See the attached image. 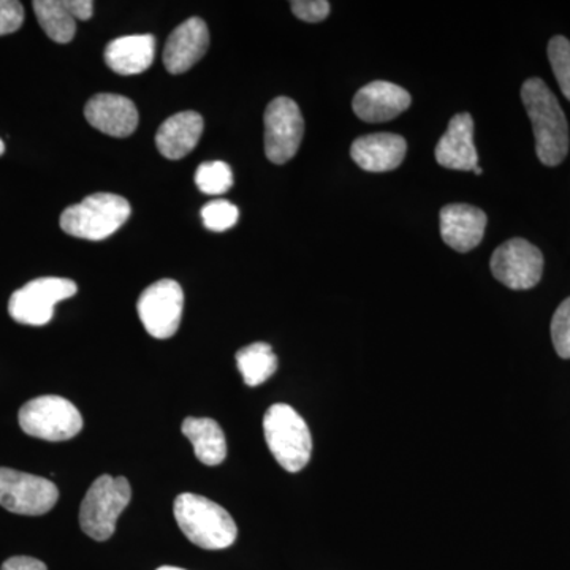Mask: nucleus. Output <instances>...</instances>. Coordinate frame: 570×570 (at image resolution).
I'll use <instances>...</instances> for the list:
<instances>
[{
  "instance_id": "9b49d317",
  "label": "nucleus",
  "mask_w": 570,
  "mask_h": 570,
  "mask_svg": "<svg viewBox=\"0 0 570 570\" xmlns=\"http://www.w3.org/2000/svg\"><path fill=\"white\" fill-rule=\"evenodd\" d=\"M491 273L512 291H528L539 284L543 273V255L523 238H513L494 250Z\"/></svg>"
},
{
  "instance_id": "ddd939ff",
  "label": "nucleus",
  "mask_w": 570,
  "mask_h": 570,
  "mask_svg": "<svg viewBox=\"0 0 570 570\" xmlns=\"http://www.w3.org/2000/svg\"><path fill=\"white\" fill-rule=\"evenodd\" d=\"M209 47L208 26L200 18H189L168 37L164 66L171 75L186 73L200 61Z\"/></svg>"
},
{
  "instance_id": "5701e85b",
  "label": "nucleus",
  "mask_w": 570,
  "mask_h": 570,
  "mask_svg": "<svg viewBox=\"0 0 570 570\" xmlns=\"http://www.w3.org/2000/svg\"><path fill=\"white\" fill-rule=\"evenodd\" d=\"M195 184L206 195L227 194L234 186L230 165L220 163V160L202 164L195 174Z\"/></svg>"
},
{
  "instance_id": "7c9ffc66",
  "label": "nucleus",
  "mask_w": 570,
  "mask_h": 570,
  "mask_svg": "<svg viewBox=\"0 0 570 570\" xmlns=\"http://www.w3.org/2000/svg\"><path fill=\"white\" fill-rule=\"evenodd\" d=\"M157 570H186V569L174 568V566H164V568H159Z\"/></svg>"
},
{
  "instance_id": "393cba45",
  "label": "nucleus",
  "mask_w": 570,
  "mask_h": 570,
  "mask_svg": "<svg viewBox=\"0 0 570 570\" xmlns=\"http://www.w3.org/2000/svg\"><path fill=\"white\" fill-rule=\"evenodd\" d=\"M239 209L228 200H213L202 209V219L208 230L225 232L238 223Z\"/></svg>"
},
{
  "instance_id": "f257e3e1",
  "label": "nucleus",
  "mask_w": 570,
  "mask_h": 570,
  "mask_svg": "<svg viewBox=\"0 0 570 570\" xmlns=\"http://www.w3.org/2000/svg\"><path fill=\"white\" fill-rule=\"evenodd\" d=\"M521 100L534 129L540 163L557 167L569 153V126L554 94L540 78H530L521 88Z\"/></svg>"
},
{
  "instance_id": "1a4fd4ad",
  "label": "nucleus",
  "mask_w": 570,
  "mask_h": 570,
  "mask_svg": "<svg viewBox=\"0 0 570 570\" xmlns=\"http://www.w3.org/2000/svg\"><path fill=\"white\" fill-rule=\"evenodd\" d=\"M265 154L273 164L294 159L305 135V119L295 100L277 97L265 111Z\"/></svg>"
},
{
  "instance_id": "b1692460",
  "label": "nucleus",
  "mask_w": 570,
  "mask_h": 570,
  "mask_svg": "<svg viewBox=\"0 0 570 570\" xmlns=\"http://www.w3.org/2000/svg\"><path fill=\"white\" fill-rule=\"evenodd\" d=\"M549 59L562 94L570 100V41L566 37L557 36L550 40Z\"/></svg>"
},
{
  "instance_id": "423d86ee",
  "label": "nucleus",
  "mask_w": 570,
  "mask_h": 570,
  "mask_svg": "<svg viewBox=\"0 0 570 570\" xmlns=\"http://www.w3.org/2000/svg\"><path fill=\"white\" fill-rule=\"evenodd\" d=\"M18 420L26 434L43 441H69L82 430L80 411L66 397L55 395L28 401L21 407Z\"/></svg>"
},
{
  "instance_id": "2eb2a0df",
  "label": "nucleus",
  "mask_w": 570,
  "mask_h": 570,
  "mask_svg": "<svg viewBox=\"0 0 570 570\" xmlns=\"http://www.w3.org/2000/svg\"><path fill=\"white\" fill-rule=\"evenodd\" d=\"M434 156L439 165L449 170L474 171L479 156L474 145V121L469 112L450 119L448 130L439 140Z\"/></svg>"
},
{
  "instance_id": "a211bd4d",
  "label": "nucleus",
  "mask_w": 570,
  "mask_h": 570,
  "mask_svg": "<svg viewBox=\"0 0 570 570\" xmlns=\"http://www.w3.org/2000/svg\"><path fill=\"white\" fill-rule=\"evenodd\" d=\"M204 118L197 111L176 112L157 130V149L167 159H183L194 151L204 134Z\"/></svg>"
},
{
  "instance_id": "20e7f679",
  "label": "nucleus",
  "mask_w": 570,
  "mask_h": 570,
  "mask_svg": "<svg viewBox=\"0 0 570 570\" xmlns=\"http://www.w3.org/2000/svg\"><path fill=\"white\" fill-rule=\"evenodd\" d=\"M266 445L277 463L288 472H298L309 463L313 438L305 420L288 404H275L264 419Z\"/></svg>"
},
{
  "instance_id": "a878e982",
  "label": "nucleus",
  "mask_w": 570,
  "mask_h": 570,
  "mask_svg": "<svg viewBox=\"0 0 570 570\" xmlns=\"http://www.w3.org/2000/svg\"><path fill=\"white\" fill-rule=\"evenodd\" d=\"M551 340L561 358H570V296L561 303L551 321Z\"/></svg>"
},
{
  "instance_id": "6e6552de",
  "label": "nucleus",
  "mask_w": 570,
  "mask_h": 570,
  "mask_svg": "<svg viewBox=\"0 0 570 570\" xmlns=\"http://www.w3.org/2000/svg\"><path fill=\"white\" fill-rule=\"evenodd\" d=\"M59 490L51 480L0 468V505L18 515H45L55 508Z\"/></svg>"
},
{
  "instance_id": "473e14b6",
  "label": "nucleus",
  "mask_w": 570,
  "mask_h": 570,
  "mask_svg": "<svg viewBox=\"0 0 570 570\" xmlns=\"http://www.w3.org/2000/svg\"><path fill=\"white\" fill-rule=\"evenodd\" d=\"M474 174H475V175H482V174H483L482 168H480V167H475V168H474Z\"/></svg>"
},
{
  "instance_id": "aec40b11",
  "label": "nucleus",
  "mask_w": 570,
  "mask_h": 570,
  "mask_svg": "<svg viewBox=\"0 0 570 570\" xmlns=\"http://www.w3.org/2000/svg\"><path fill=\"white\" fill-rule=\"evenodd\" d=\"M181 430L194 445L195 456L206 466H217L227 459V441L216 420L187 417Z\"/></svg>"
},
{
  "instance_id": "c756f323",
  "label": "nucleus",
  "mask_w": 570,
  "mask_h": 570,
  "mask_svg": "<svg viewBox=\"0 0 570 570\" xmlns=\"http://www.w3.org/2000/svg\"><path fill=\"white\" fill-rule=\"evenodd\" d=\"M67 6L73 14L75 20L88 21L94 14L92 0H67Z\"/></svg>"
},
{
  "instance_id": "0eeeda50",
  "label": "nucleus",
  "mask_w": 570,
  "mask_h": 570,
  "mask_svg": "<svg viewBox=\"0 0 570 570\" xmlns=\"http://www.w3.org/2000/svg\"><path fill=\"white\" fill-rule=\"evenodd\" d=\"M78 285L66 277H39L10 296L9 314L22 325L43 326L55 317V306L77 295Z\"/></svg>"
},
{
  "instance_id": "4be33fe9",
  "label": "nucleus",
  "mask_w": 570,
  "mask_h": 570,
  "mask_svg": "<svg viewBox=\"0 0 570 570\" xmlns=\"http://www.w3.org/2000/svg\"><path fill=\"white\" fill-rule=\"evenodd\" d=\"M236 365L247 387L265 384L277 370V356L266 343H254L236 352Z\"/></svg>"
},
{
  "instance_id": "f03ea898",
  "label": "nucleus",
  "mask_w": 570,
  "mask_h": 570,
  "mask_svg": "<svg viewBox=\"0 0 570 570\" xmlns=\"http://www.w3.org/2000/svg\"><path fill=\"white\" fill-rule=\"evenodd\" d=\"M175 519L184 535L200 549H228L238 535V528L230 513L198 494L183 493L176 498Z\"/></svg>"
},
{
  "instance_id": "6ab92c4d",
  "label": "nucleus",
  "mask_w": 570,
  "mask_h": 570,
  "mask_svg": "<svg viewBox=\"0 0 570 570\" xmlns=\"http://www.w3.org/2000/svg\"><path fill=\"white\" fill-rule=\"evenodd\" d=\"M156 39L149 33L126 36L110 41L105 50V62L115 73L130 77L153 66Z\"/></svg>"
},
{
  "instance_id": "412c9836",
  "label": "nucleus",
  "mask_w": 570,
  "mask_h": 570,
  "mask_svg": "<svg viewBox=\"0 0 570 570\" xmlns=\"http://www.w3.org/2000/svg\"><path fill=\"white\" fill-rule=\"evenodd\" d=\"M41 29L56 43H69L77 33V20L67 0H36L32 3Z\"/></svg>"
},
{
  "instance_id": "2f4dec72",
  "label": "nucleus",
  "mask_w": 570,
  "mask_h": 570,
  "mask_svg": "<svg viewBox=\"0 0 570 570\" xmlns=\"http://www.w3.org/2000/svg\"><path fill=\"white\" fill-rule=\"evenodd\" d=\"M3 153H6V142L0 138V156H2Z\"/></svg>"
},
{
  "instance_id": "bb28decb",
  "label": "nucleus",
  "mask_w": 570,
  "mask_h": 570,
  "mask_svg": "<svg viewBox=\"0 0 570 570\" xmlns=\"http://www.w3.org/2000/svg\"><path fill=\"white\" fill-rule=\"evenodd\" d=\"M24 22V7L17 0H0V37L17 32Z\"/></svg>"
},
{
  "instance_id": "c85d7f7f",
  "label": "nucleus",
  "mask_w": 570,
  "mask_h": 570,
  "mask_svg": "<svg viewBox=\"0 0 570 570\" xmlns=\"http://www.w3.org/2000/svg\"><path fill=\"white\" fill-rule=\"evenodd\" d=\"M0 570H48L47 564L31 557H13L2 564Z\"/></svg>"
},
{
  "instance_id": "4468645a",
  "label": "nucleus",
  "mask_w": 570,
  "mask_h": 570,
  "mask_svg": "<svg viewBox=\"0 0 570 570\" xmlns=\"http://www.w3.org/2000/svg\"><path fill=\"white\" fill-rule=\"evenodd\" d=\"M411 94L389 81H373L355 94L354 112L365 122H387L411 107Z\"/></svg>"
},
{
  "instance_id": "f8f14e48",
  "label": "nucleus",
  "mask_w": 570,
  "mask_h": 570,
  "mask_svg": "<svg viewBox=\"0 0 570 570\" xmlns=\"http://www.w3.org/2000/svg\"><path fill=\"white\" fill-rule=\"evenodd\" d=\"M85 116L94 129L115 138L130 137L137 130V107L119 94H97L85 107Z\"/></svg>"
},
{
  "instance_id": "f3484780",
  "label": "nucleus",
  "mask_w": 570,
  "mask_h": 570,
  "mask_svg": "<svg viewBox=\"0 0 570 570\" xmlns=\"http://www.w3.org/2000/svg\"><path fill=\"white\" fill-rule=\"evenodd\" d=\"M487 214L471 205H448L441 209V236L456 253H469L482 243Z\"/></svg>"
},
{
  "instance_id": "39448f33",
  "label": "nucleus",
  "mask_w": 570,
  "mask_h": 570,
  "mask_svg": "<svg viewBox=\"0 0 570 570\" xmlns=\"http://www.w3.org/2000/svg\"><path fill=\"white\" fill-rule=\"evenodd\" d=\"M132 498L129 480L100 475L92 483L81 502V530L97 542H105L115 534L116 521Z\"/></svg>"
},
{
  "instance_id": "cd10ccee",
  "label": "nucleus",
  "mask_w": 570,
  "mask_h": 570,
  "mask_svg": "<svg viewBox=\"0 0 570 570\" xmlns=\"http://www.w3.org/2000/svg\"><path fill=\"white\" fill-rule=\"evenodd\" d=\"M291 7L295 17L306 22H321L330 14V3L326 0H295Z\"/></svg>"
},
{
  "instance_id": "9d476101",
  "label": "nucleus",
  "mask_w": 570,
  "mask_h": 570,
  "mask_svg": "<svg viewBox=\"0 0 570 570\" xmlns=\"http://www.w3.org/2000/svg\"><path fill=\"white\" fill-rule=\"evenodd\" d=\"M183 307L181 285L171 279L157 281L149 285L137 303L142 326L156 340H168L178 332Z\"/></svg>"
},
{
  "instance_id": "dca6fc26",
  "label": "nucleus",
  "mask_w": 570,
  "mask_h": 570,
  "mask_svg": "<svg viewBox=\"0 0 570 570\" xmlns=\"http://www.w3.org/2000/svg\"><path fill=\"white\" fill-rule=\"evenodd\" d=\"M406 153V140L401 135L387 132L356 138L351 148L354 163L371 174L395 170L403 164Z\"/></svg>"
},
{
  "instance_id": "7ed1b4c3",
  "label": "nucleus",
  "mask_w": 570,
  "mask_h": 570,
  "mask_svg": "<svg viewBox=\"0 0 570 570\" xmlns=\"http://www.w3.org/2000/svg\"><path fill=\"white\" fill-rule=\"evenodd\" d=\"M129 202L121 195L94 194L61 214V228L75 238L102 242L129 220Z\"/></svg>"
}]
</instances>
